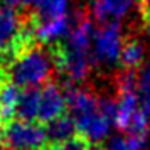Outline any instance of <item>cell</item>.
I'll return each mask as SVG.
<instances>
[{
  "label": "cell",
  "instance_id": "9",
  "mask_svg": "<svg viewBox=\"0 0 150 150\" xmlns=\"http://www.w3.org/2000/svg\"><path fill=\"white\" fill-rule=\"evenodd\" d=\"M39 96H41V88L21 89L19 101H17V108H15V116H17V120L37 122Z\"/></svg>",
  "mask_w": 150,
  "mask_h": 150
},
{
  "label": "cell",
  "instance_id": "10",
  "mask_svg": "<svg viewBox=\"0 0 150 150\" xmlns=\"http://www.w3.org/2000/svg\"><path fill=\"white\" fill-rule=\"evenodd\" d=\"M44 128H46V135H47L49 143H59L78 135L76 122L69 113L59 116L57 120L47 123V125H44Z\"/></svg>",
  "mask_w": 150,
  "mask_h": 150
},
{
  "label": "cell",
  "instance_id": "5",
  "mask_svg": "<svg viewBox=\"0 0 150 150\" xmlns=\"http://www.w3.org/2000/svg\"><path fill=\"white\" fill-rule=\"evenodd\" d=\"M68 113V103L66 96L57 86V83H49L41 88L39 96V113H37V123L47 125V123L57 120L59 116Z\"/></svg>",
  "mask_w": 150,
  "mask_h": 150
},
{
  "label": "cell",
  "instance_id": "7",
  "mask_svg": "<svg viewBox=\"0 0 150 150\" xmlns=\"http://www.w3.org/2000/svg\"><path fill=\"white\" fill-rule=\"evenodd\" d=\"M133 7H138V0H93L89 12L93 21H96L100 25L110 22L120 24V21L128 15Z\"/></svg>",
  "mask_w": 150,
  "mask_h": 150
},
{
  "label": "cell",
  "instance_id": "13",
  "mask_svg": "<svg viewBox=\"0 0 150 150\" xmlns=\"http://www.w3.org/2000/svg\"><path fill=\"white\" fill-rule=\"evenodd\" d=\"M143 140H137V138H116L111 142L108 150H140L143 147Z\"/></svg>",
  "mask_w": 150,
  "mask_h": 150
},
{
  "label": "cell",
  "instance_id": "4",
  "mask_svg": "<svg viewBox=\"0 0 150 150\" xmlns=\"http://www.w3.org/2000/svg\"><path fill=\"white\" fill-rule=\"evenodd\" d=\"M122 24L110 22L100 25L96 32L95 42V56L93 59L100 64H113L120 59V49H122Z\"/></svg>",
  "mask_w": 150,
  "mask_h": 150
},
{
  "label": "cell",
  "instance_id": "8",
  "mask_svg": "<svg viewBox=\"0 0 150 150\" xmlns=\"http://www.w3.org/2000/svg\"><path fill=\"white\" fill-rule=\"evenodd\" d=\"M35 29L39 25L61 21L68 17V0H35L34 7L29 10Z\"/></svg>",
  "mask_w": 150,
  "mask_h": 150
},
{
  "label": "cell",
  "instance_id": "15",
  "mask_svg": "<svg viewBox=\"0 0 150 150\" xmlns=\"http://www.w3.org/2000/svg\"><path fill=\"white\" fill-rule=\"evenodd\" d=\"M138 12L145 25L150 24V0H138Z\"/></svg>",
  "mask_w": 150,
  "mask_h": 150
},
{
  "label": "cell",
  "instance_id": "1",
  "mask_svg": "<svg viewBox=\"0 0 150 150\" xmlns=\"http://www.w3.org/2000/svg\"><path fill=\"white\" fill-rule=\"evenodd\" d=\"M5 78L19 89L42 88L56 83L59 73V61L54 42H35L19 51L5 64Z\"/></svg>",
  "mask_w": 150,
  "mask_h": 150
},
{
  "label": "cell",
  "instance_id": "12",
  "mask_svg": "<svg viewBox=\"0 0 150 150\" xmlns=\"http://www.w3.org/2000/svg\"><path fill=\"white\" fill-rule=\"evenodd\" d=\"M138 91H140V98H142L143 113L149 115L150 113V68H147L138 76Z\"/></svg>",
  "mask_w": 150,
  "mask_h": 150
},
{
  "label": "cell",
  "instance_id": "11",
  "mask_svg": "<svg viewBox=\"0 0 150 150\" xmlns=\"http://www.w3.org/2000/svg\"><path fill=\"white\" fill-rule=\"evenodd\" d=\"M47 150H103L98 143H93L86 137L78 135L59 143H49Z\"/></svg>",
  "mask_w": 150,
  "mask_h": 150
},
{
  "label": "cell",
  "instance_id": "6",
  "mask_svg": "<svg viewBox=\"0 0 150 150\" xmlns=\"http://www.w3.org/2000/svg\"><path fill=\"white\" fill-rule=\"evenodd\" d=\"M145 61V46L140 39V30L125 29L120 49V62L125 71H138Z\"/></svg>",
  "mask_w": 150,
  "mask_h": 150
},
{
  "label": "cell",
  "instance_id": "14",
  "mask_svg": "<svg viewBox=\"0 0 150 150\" xmlns=\"http://www.w3.org/2000/svg\"><path fill=\"white\" fill-rule=\"evenodd\" d=\"M0 4H4L7 7L15 8V10L22 12V14H25V12H29L30 8L34 7L35 0H0Z\"/></svg>",
  "mask_w": 150,
  "mask_h": 150
},
{
  "label": "cell",
  "instance_id": "2",
  "mask_svg": "<svg viewBox=\"0 0 150 150\" xmlns=\"http://www.w3.org/2000/svg\"><path fill=\"white\" fill-rule=\"evenodd\" d=\"M35 42L39 41L30 14L0 4V64L5 68L19 51Z\"/></svg>",
  "mask_w": 150,
  "mask_h": 150
},
{
  "label": "cell",
  "instance_id": "3",
  "mask_svg": "<svg viewBox=\"0 0 150 150\" xmlns=\"http://www.w3.org/2000/svg\"><path fill=\"white\" fill-rule=\"evenodd\" d=\"M0 143L5 150H47L49 147L44 125L17 118L0 128Z\"/></svg>",
  "mask_w": 150,
  "mask_h": 150
}]
</instances>
